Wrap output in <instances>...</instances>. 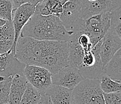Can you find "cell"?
Instances as JSON below:
<instances>
[{
    "label": "cell",
    "instance_id": "cell-6",
    "mask_svg": "<svg viewBox=\"0 0 121 104\" xmlns=\"http://www.w3.org/2000/svg\"><path fill=\"white\" fill-rule=\"evenodd\" d=\"M102 39L90 52L84 53L82 63L77 67L84 79H98L104 73V67L99 55V49Z\"/></svg>",
    "mask_w": 121,
    "mask_h": 104
},
{
    "label": "cell",
    "instance_id": "cell-14",
    "mask_svg": "<svg viewBox=\"0 0 121 104\" xmlns=\"http://www.w3.org/2000/svg\"><path fill=\"white\" fill-rule=\"evenodd\" d=\"M45 95L50 97L52 104H72L74 103L72 90L60 85L52 84Z\"/></svg>",
    "mask_w": 121,
    "mask_h": 104
},
{
    "label": "cell",
    "instance_id": "cell-13",
    "mask_svg": "<svg viewBox=\"0 0 121 104\" xmlns=\"http://www.w3.org/2000/svg\"><path fill=\"white\" fill-rule=\"evenodd\" d=\"M81 6L82 0H68L63 5L59 18L68 31L73 22L80 18Z\"/></svg>",
    "mask_w": 121,
    "mask_h": 104
},
{
    "label": "cell",
    "instance_id": "cell-21",
    "mask_svg": "<svg viewBox=\"0 0 121 104\" xmlns=\"http://www.w3.org/2000/svg\"><path fill=\"white\" fill-rule=\"evenodd\" d=\"M15 39V30L12 21H7L4 25L0 27V41L13 40Z\"/></svg>",
    "mask_w": 121,
    "mask_h": 104
},
{
    "label": "cell",
    "instance_id": "cell-18",
    "mask_svg": "<svg viewBox=\"0 0 121 104\" xmlns=\"http://www.w3.org/2000/svg\"><path fill=\"white\" fill-rule=\"evenodd\" d=\"M98 79L99 81L100 88L103 93H110L121 92V83L113 80L105 73H103Z\"/></svg>",
    "mask_w": 121,
    "mask_h": 104
},
{
    "label": "cell",
    "instance_id": "cell-30",
    "mask_svg": "<svg viewBox=\"0 0 121 104\" xmlns=\"http://www.w3.org/2000/svg\"><path fill=\"white\" fill-rule=\"evenodd\" d=\"M43 0H29V3L33 5H36L37 4L40 2L42 1Z\"/></svg>",
    "mask_w": 121,
    "mask_h": 104
},
{
    "label": "cell",
    "instance_id": "cell-26",
    "mask_svg": "<svg viewBox=\"0 0 121 104\" xmlns=\"http://www.w3.org/2000/svg\"><path fill=\"white\" fill-rule=\"evenodd\" d=\"M35 15H42V16H48L51 15V13L49 12L48 7L47 6V2L45 0L40 2L36 5H35Z\"/></svg>",
    "mask_w": 121,
    "mask_h": 104
},
{
    "label": "cell",
    "instance_id": "cell-24",
    "mask_svg": "<svg viewBox=\"0 0 121 104\" xmlns=\"http://www.w3.org/2000/svg\"><path fill=\"white\" fill-rule=\"evenodd\" d=\"M51 15L59 16L63 10V4L57 0H45Z\"/></svg>",
    "mask_w": 121,
    "mask_h": 104
},
{
    "label": "cell",
    "instance_id": "cell-22",
    "mask_svg": "<svg viewBox=\"0 0 121 104\" xmlns=\"http://www.w3.org/2000/svg\"><path fill=\"white\" fill-rule=\"evenodd\" d=\"M121 8H117L110 12V28L121 37Z\"/></svg>",
    "mask_w": 121,
    "mask_h": 104
},
{
    "label": "cell",
    "instance_id": "cell-23",
    "mask_svg": "<svg viewBox=\"0 0 121 104\" xmlns=\"http://www.w3.org/2000/svg\"><path fill=\"white\" fill-rule=\"evenodd\" d=\"M13 4L11 0H0V18L12 21Z\"/></svg>",
    "mask_w": 121,
    "mask_h": 104
},
{
    "label": "cell",
    "instance_id": "cell-7",
    "mask_svg": "<svg viewBox=\"0 0 121 104\" xmlns=\"http://www.w3.org/2000/svg\"><path fill=\"white\" fill-rule=\"evenodd\" d=\"M23 74L27 82L35 87L41 95H45L52 84V73L42 66L25 65Z\"/></svg>",
    "mask_w": 121,
    "mask_h": 104
},
{
    "label": "cell",
    "instance_id": "cell-9",
    "mask_svg": "<svg viewBox=\"0 0 121 104\" xmlns=\"http://www.w3.org/2000/svg\"><path fill=\"white\" fill-rule=\"evenodd\" d=\"M121 37L113 29H109L102 39L99 49V55L103 67L121 49Z\"/></svg>",
    "mask_w": 121,
    "mask_h": 104
},
{
    "label": "cell",
    "instance_id": "cell-27",
    "mask_svg": "<svg viewBox=\"0 0 121 104\" xmlns=\"http://www.w3.org/2000/svg\"><path fill=\"white\" fill-rule=\"evenodd\" d=\"M13 40H2L0 41V54L7 53L13 50Z\"/></svg>",
    "mask_w": 121,
    "mask_h": 104
},
{
    "label": "cell",
    "instance_id": "cell-32",
    "mask_svg": "<svg viewBox=\"0 0 121 104\" xmlns=\"http://www.w3.org/2000/svg\"><path fill=\"white\" fill-rule=\"evenodd\" d=\"M57 1H59L61 2V3H62L63 4H64L67 1H68V0H57Z\"/></svg>",
    "mask_w": 121,
    "mask_h": 104
},
{
    "label": "cell",
    "instance_id": "cell-34",
    "mask_svg": "<svg viewBox=\"0 0 121 104\" xmlns=\"http://www.w3.org/2000/svg\"><path fill=\"white\" fill-rule=\"evenodd\" d=\"M8 104V103H6V104Z\"/></svg>",
    "mask_w": 121,
    "mask_h": 104
},
{
    "label": "cell",
    "instance_id": "cell-15",
    "mask_svg": "<svg viewBox=\"0 0 121 104\" xmlns=\"http://www.w3.org/2000/svg\"><path fill=\"white\" fill-rule=\"evenodd\" d=\"M27 79L24 75H15L12 78L8 104H19L27 86Z\"/></svg>",
    "mask_w": 121,
    "mask_h": 104
},
{
    "label": "cell",
    "instance_id": "cell-17",
    "mask_svg": "<svg viewBox=\"0 0 121 104\" xmlns=\"http://www.w3.org/2000/svg\"><path fill=\"white\" fill-rule=\"evenodd\" d=\"M68 66L77 69L82 63L84 51L77 40H69Z\"/></svg>",
    "mask_w": 121,
    "mask_h": 104
},
{
    "label": "cell",
    "instance_id": "cell-31",
    "mask_svg": "<svg viewBox=\"0 0 121 104\" xmlns=\"http://www.w3.org/2000/svg\"><path fill=\"white\" fill-rule=\"evenodd\" d=\"M6 21H7L4 20V19L0 18V27H1L2 26L4 25V24H5V22H6Z\"/></svg>",
    "mask_w": 121,
    "mask_h": 104
},
{
    "label": "cell",
    "instance_id": "cell-2",
    "mask_svg": "<svg viewBox=\"0 0 121 104\" xmlns=\"http://www.w3.org/2000/svg\"><path fill=\"white\" fill-rule=\"evenodd\" d=\"M110 28V12L92 16L87 19L78 18L72 24L68 31L72 32L71 37H74L81 34L90 37L94 47L103 39Z\"/></svg>",
    "mask_w": 121,
    "mask_h": 104
},
{
    "label": "cell",
    "instance_id": "cell-11",
    "mask_svg": "<svg viewBox=\"0 0 121 104\" xmlns=\"http://www.w3.org/2000/svg\"><path fill=\"white\" fill-rule=\"evenodd\" d=\"M82 77L77 68L67 66L57 73L52 74V84L73 90L83 81Z\"/></svg>",
    "mask_w": 121,
    "mask_h": 104
},
{
    "label": "cell",
    "instance_id": "cell-1",
    "mask_svg": "<svg viewBox=\"0 0 121 104\" xmlns=\"http://www.w3.org/2000/svg\"><path fill=\"white\" fill-rule=\"evenodd\" d=\"M72 32L68 31L59 16L34 14L22 29L19 37H30L40 40L67 41Z\"/></svg>",
    "mask_w": 121,
    "mask_h": 104
},
{
    "label": "cell",
    "instance_id": "cell-25",
    "mask_svg": "<svg viewBox=\"0 0 121 104\" xmlns=\"http://www.w3.org/2000/svg\"><path fill=\"white\" fill-rule=\"evenodd\" d=\"M105 104H121V93L120 92L105 93H103Z\"/></svg>",
    "mask_w": 121,
    "mask_h": 104
},
{
    "label": "cell",
    "instance_id": "cell-16",
    "mask_svg": "<svg viewBox=\"0 0 121 104\" xmlns=\"http://www.w3.org/2000/svg\"><path fill=\"white\" fill-rule=\"evenodd\" d=\"M104 73L113 80L121 81V50H119L104 67Z\"/></svg>",
    "mask_w": 121,
    "mask_h": 104
},
{
    "label": "cell",
    "instance_id": "cell-20",
    "mask_svg": "<svg viewBox=\"0 0 121 104\" xmlns=\"http://www.w3.org/2000/svg\"><path fill=\"white\" fill-rule=\"evenodd\" d=\"M13 76L5 77L3 80L0 81V104L8 103L9 95Z\"/></svg>",
    "mask_w": 121,
    "mask_h": 104
},
{
    "label": "cell",
    "instance_id": "cell-8",
    "mask_svg": "<svg viewBox=\"0 0 121 104\" xmlns=\"http://www.w3.org/2000/svg\"><path fill=\"white\" fill-rule=\"evenodd\" d=\"M121 0H96L89 2L82 0L80 18L87 19L92 16L104 13L121 7Z\"/></svg>",
    "mask_w": 121,
    "mask_h": 104
},
{
    "label": "cell",
    "instance_id": "cell-10",
    "mask_svg": "<svg viewBox=\"0 0 121 104\" xmlns=\"http://www.w3.org/2000/svg\"><path fill=\"white\" fill-rule=\"evenodd\" d=\"M35 6L28 3L13 9L12 14V22L15 30V39L13 41V51L15 52V46L17 39L20 36L23 27L34 15Z\"/></svg>",
    "mask_w": 121,
    "mask_h": 104
},
{
    "label": "cell",
    "instance_id": "cell-4",
    "mask_svg": "<svg viewBox=\"0 0 121 104\" xmlns=\"http://www.w3.org/2000/svg\"><path fill=\"white\" fill-rule=\"evenodd\" d=\"M43 40L30 37H19L15 46L16 57L25 65L40 66L42 57Z\"/></svg>",
    "mask_w": 121,
    "mask_h": 104
},
{
    "label": "cell",
    "instance_id": "cell-28",
    "mask_svg": "<svg viewBox=\"0 0 121 104\" xmlns=\"http://www.w3.org/2000/svg\"><path fill=\"white\" fill-rule=\"evenodd\" d=\"M36 104H52L50 97L46 95H41L40 99Z\"/></svg>",
    "mask_w": 121,
    "mask_h": 104
},
{
    "label": "cell",
    "instance_id": "cell-12",
    "mask_svg": "<svg viewBox=\"0 0 121 104\" xmlns=\"http://www.w3.org/2000/svg\"><path fill=\"white\" fill-rule=\"evenodd\" d=\"M25 66V64L17 60L13 50L0 54V77H9L16 74L24 75Z\"/></svg>",
    "mask_w": 121,
    "mask_h": 104
},
{
    "label": "cell",
    "instance_id": "cell-35",
    "mask_svg": "<svg viewBox=\"0 0 121 104\" xmlns=\"http://www.w3.org/2000/svg\"><path fill=\"white\" fill-rule=\"evenodd\" d=\"M74 104V103H73V104Z\"/></svg>",
    "mask_w": 121,
    "mask_h": 104
},
{
    "label": "cell",
    "instance_id": "cell-19",
    "mask_svg": "<svg viewBox=\"0 0 121 104\" xmlns=\"http://www.w3.org/2000/svg\"><path fill=\"white\" fill-rule=\"evenodd\" d=\"M40 97L41 95L40 93L28 83L19 104H36Z\"/></svg>",
    "mask_w": 121,
    "mask_h": 104
},
{
    "label": "cell",
    "instance_id": "cell-3",
    "mask_svg": "<svg viewBox=\"0 0 121 104\" xmlns=\"http://www.w3.org/2000/svg\"><path fill=\"white\" fill-rule=\"evenodd\" d=\"M69 43L67 41L43 40V53L40 66L52 74L68 66Z\"/></svg>",
    "mask_w": 121,
    "mask_h": 104
},
{
    "label": "cell",
    "instance_id": "cell-33",
    "mask_svg": "<svg viewBox=\"0 0 121 104\" xmlns=\"http://www.w3.org/2000/svg\"><path fill=\"white\" fill-rule=\"evenodd\" d=\"M87 1L89 2H93V1H96V0H87Z\"/></svg>",
    "mask_w": 121,
    "mask_h": 104
},
{
    "label": "cell",
    "instance_id": "cell-29",
    "mask_svg": "<svg viewBox=\"0 0 121 104\" xmlns=\"http://www.w3.org/2000/svg\"><path fill=\"white\" fill-rule=\"evenodd\" d=\"M11 1L13 4V8L15 9L23 4L29 3V0H11Z\"/></svg>",
    "mask_w": 121,
    "mask_h": 104
},
{
    "label": "cell",
    "instance_id": "cell-5",
    "mask_svg": "<svg viewBox=\"0 0 121 104\" xmlns=\"http://www.w3.org/2000/svg\"><path fill=\"white\" fill-rule=\"evenodd\" d=\"M75 104H105L99 79H84L73 90Z\"/></svg>",
    "mask_w": 121,
    "mask_h": 104
}]
</instances>
